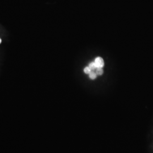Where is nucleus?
I'll list each match as a JSON object with an SVG mask.
<instances>
[{
	"instance_id": "obj_1",
	"label": "nucleus",
	"mask_w": 153,
	"mask_h": 153,
	"mask_svg": "<svg viewBox=\"0 0 153 153\" xmlns=\"http://www.w3.org/2000/svg\"><path fill=\"white\" fill-rule=\"evenodd\" d=\"M94 62H95V64L97 65V68H103V67L104 66V61H103V59L102 57H96L95 60H94Z\"/></svg>"
},
{
	"instance_id": "obj_2",
	"label": "nucleus",
	"mask_w": 153,
	"mask_h": 153,
	"mask_svg": "<svg viewBox=\"0 0 153 153\" xmlns=\"http://www.w3.org/2000/svg\"><path fill=\"white\" fill-rule=\"evenodd\" d=\"M88 74H89V78L91 79H95L97 76V74L95 72V71H91Z\"/></svg>"
},
{
	"instance_id": "obj_3",
	"label": "nucleus",
	"mask_w": 153,
	"mask_h": 153,
	"mask_svg": "<svg viewBox=\"0 0 153 153\" xmlns=\"http://www.w3.org/2000/svg\"><path fill=\"white\" fill-rule=\"evenodd\" d=\"M88 66H89V68L91 69V71H95L96 69L97 68V65H96V64H95V63L94 61L91 62L89 64Z\"/></svg>"
},
{
	"instance_id": "obj_4",
	"label": "nucleus",
	"mask_w": 153,
	"mask_h": 153,
	"mask_svg": "<svg viewBox=\"0 0 153 153\" xmlns=\"http://www.w3.org/2000/svg\"><path fill=\"white\" fill-rule=\"evenodd\" d=\"M95 72H96L97 75L101 76L103 73V69L102 68H98L96 69Z\"/></svg>"
},
{
	"instance_id": "obj_5",
	"label": "nucleus",
	"mask_w": 153,
	"mask_h": 153,
	"mask_svg": "<svg viewBox=\"0 0 153 153\" xmlns=\"http://www.w3.org/2000/svg\"><path fill=\"white\" fill-rule=\"evenodd\" d=\"M83 71H84V73H86V74H89V73L91 72V69L89 68V66H86V67H85V68H84Z\"/></svg>"
},
{
	"instance_id": "obj_6",
	"label": "nucleus",
	"mask_w": 153,
	"mask_h": 153,
	"mask_svg": "<svg viewBox=\"0 0 153 153\" xmlns=\"http://www.w3.org/2000/svg\"><path fill=\"white\" fill-rule=\"evenodd\" d=\"M1 39H0V44H1Z\"/></svg>"
}]
</instances>
